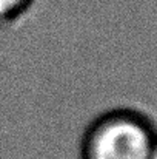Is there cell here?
<instances>
[{"instance_id": "cell-1", "label": "cell", "mask_w": 157, "mask_h": 159, "mask_svg": "<svg viewBox=\"0 0 157 159\" xmlns=\"http://www.w3.org/2000/svg\"><path fill=\"white\" fill-rule=\"evenodd\" d=\"M157 138L153 122L133 108H112L86 127L80 159H150Z\"/></svg>"}, {"instance_id": "cell-2", "label": "cell", "mask_w": 157, "mask_h": 159, "mask_svg": "<svg viewBox=\"0 0 157 159\" xmlns=\"http://www.w3.org/2000/svg\"><path fill=\"white\" fill-rule=\"evenodd\" d=\"M36 3V0H0V25L17 22Z\"/></svg>"}, {"instance_id": "cell-3", "label": "cell", "mask_w": 157, "mask_h": 159, "mask_svg": "<svg viewBox=\"0 0 157 159\" xmlns=\"http://www.w3.org/2000/svg\"><path fill=\"white\" fill-rule=\"evenodd\" d=\"M150 159H157V138L153 144V148H151V155H150Z\"/></svg>"}]
</instances>
